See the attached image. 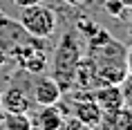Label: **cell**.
I'll use <instances>...</instances> for the list:
<instances>
[{
  "instance_id": "cell-1",
  "label": "cell",
  "mask_w": 132,
  "mask_h": 130,
  "mask_svg": "<svg viewBox=\"0 0 132 130\" xmlns=\"http://www.w3.org/2000/svg\"><path fill=\"white\" fill-rule=\"evenodd\" d=\"M125 45L114 41L110 32L98 27L87 38V58L94 65L96 74V88L98 85H119L128 74L125 70Z\"/></svg>"
},
{
  "instance_id": "cell-2",
  "label": "cell",
  "mask_w": 132,
  "mask_h": 130,
  "mask_svg": "<svg viewBox=\"0 0 132 130\" xmlns=\"http://www.w3.org/2000/svg\"><path fill=\"white\" fill-rule=\"evenodd\" d=\"M81 58H83V47L76 36L67 32L56 45L54 58H52V79L61 85L63 92H70L74 88V76Z\"/></svg>"
},
{
  "instance_id": "cell-3",
  "label": "cell",
  "mask_w": 132,
  "mask_h": 130,
  "mask_svg": "<svg viewBox=\"0 0 132 130\" xmlns=\"http://www.w3.org/2000/svg\"><path fill=\"white\" fill-rule=\"evenodd\" d=\"M18 25H20L29 36L34 38H49V36L56 32V14L45 5H29V7H22L20 16H18Z\"/></svg>"
},
{
  "instance_id": "cell-4",
  "label": "cell",
  "mask_w": 132,
  "mask_h": 130,
  "mask_svg": "<svg viewBox=\"0 0 132 130\" xmlns=\"http://www.w3.org/2000/svg\"><path fill=\"white\" fill-rule=\"evenodd\" d=\"M31 94L34 101L43 108V105H56L63 96V90L52 76H38L31 85Z\"/></svg>"
},
{
  "instance_id": "cell-5",
  "label": "cell",
  "mask_w": 132,
  "mask_h": 130,
  "mask_svg": "<svg viewBox=\"0 0 132 130\" xmlns=\"http://www.w3.org/2000/svg\"><path fill=\"white\" fill-rule=\"evenodd\" d=\"M92 99H94V103L101 108L103 114H110V112L119 110L125 103L119 85H98V88L92 90Z\"/></svg>"
},
{
  "instance_id": "cell-6",
  "label": "cell",
  "mask_w": 132,
  "mask_h": 130,
  "mask_svg": "<svg viewBox=\"0 0 132 130\" xmlns=\"http://www.w3.org/2000/svg\"><path fill=\"white\" fill-rule=\"evenodd\" d=\"M29 105H31V101H29L27 92H25L20 85H11V88H7L2 94H0V108L5 110V112L27 114Z\"/></svg>"
},
{
  "instance_id": "cell-7",
  "label": "cell",
  "mask_w": 132,
  "mask_h": 130,
  "mask_svg": "<svg viewBox=\"0 0 132 130\" xmlns=\"http://www.w3.org/2000/svg\"><path fill=\"white\" fill-rule=\"evenodd\" d=\"M31 123H36L38 130H65V119H63L61 110L56 105H43L36 121H31Z\"/></svg>"
},
{
  "instance_id": "cell-8",
  "label": "cell",
  "mask_w": 132,
  "mask_h": 130,
  "mask_svg": "<svg viewBox=\"0 0 132 130\" xmlns=\"http://www.w3.org/2000/svg\"><path fill=\"white\" fill-rule=\"evenodd\" d=\"M101 123L108 130H132V108L123 103L119 110H114L110 114H103Z\"/></svg>"
},
{
  "instance_id": "cell-9",
  "label": "cell",
  "mask_w": 132,
  "mask_h": 130,
  "mask_svg": "<svg viewBox=\"0 0 132 130\" xmlns=\"http://www.w3.org/2000/svg\"><path fill=\"white\" fill-rule=\"evenodd\" d=\"M2 126H5V130H31L34 128V123L27 114H16V112H5Z\"/></svg>"
},
{
  "instance_id": "cell-10",
  "label": "cell",
  "mask_w": 132,
  "mask_h": 130,
  "mask_svg": "<svg viewBox=\"0 0 132 130\" xmlns=\"http://www.w3.org/2000/svg\"><path fill=\"white\" fill-rule=\"evenodd\" d=\"M103 7H105V11H108L110 16H114L117 20H125V18L130 16V11H128L123 5H121L119 0H105V2H103Z\"/></svg>"
},
{
  "instance_id": "cell-11",
  "label": "cell",
  "mask_w": 132,
  "mask_h": 130,
  "mask_svg": "<svg viewBox=\"0 0 132 130\" xmlns=\"http://www.w3.org/2000/svg\"><path fill=\"white\" fill-rule=\"evenodd\" d=\"M119 90H121V94H123L125 101H132V74L130 72L123 76V81L119 83Z\"/></svg>"
},
{
  "instance_id": "cell-12",
  "label": "cell",
  "mask_w": 132,
  "mask_h": 130,
  "mask_svg": "<svg viewBox=\"0 0 132 130\" xmlns=\"http://www.w3.org/2000/svg\"><path fill=\"white\" fill-rule=\"evenodd\" d=\"M96 29H98V25H96V22H92L90 18H81V20H78V32H83L85 38H90Z\"/></svg>"
},
{
  "instance_id": "cell-13",
  "label": "cell",
  "mask_w": 132,
  "mask_h": 130,
  "mask_svg": "<svg viewBox=\"0 0 132 130\" xmlns=\"http://www.w3.org/2000/svg\"><path fill=\"white\" fill-rule=\"evenodd\" d=\"M125 70L132 74V45L125 49Z\"/></svg>"
},
{
  "instance_id": "cell-14",
  "label": "cell",
  "mask_w": 132,
  "mask_h": 130,
  "mask_svg": "<svg viewBox=\"0 0 132 130\" xmlns=\"http://www.w3.org/2000/svg\"><path fill=\"white\" fill-rule=\"evenodd\" d=\"M14 5H18V7H29V5H38L40 0H11Z\"/></svg>"
},
{
  "instance_id": "cell-15",
  "label": "cell",
  "mask_w": 132,
  "mask_h": 130,
  "mask_svg": "<svg viewBox=\"0 0 132 130\" xmlns=\"http://www.w3.org/2000/svg\"><path fill=\"white\" fill-rule=\"evenodd\" d=\"M65 5H70V7H83V5H87V0H63Z\"/></svg>"
},
{
  "instance_id": "cell-16",
  "label": "cell",
  "mask_w": 132,
  "mask_h": 130,
  "mask_svg": "<svg viewBox=\"0 0 132 130\" xmlns=\"http://www.w3.org/2000/svg\"><path fill=\"white\" fill-rule=\"evenodd\" d=\"M119 2H121V5H123L128 11H132V0H119Z\"/></svg>"
},
{
  "instance_id": "cell-17",
  "label": "cell",
  "mask_w": 132,
  "mask_h": 130,
  "mask_svg": "<svg viewBox=\"0 0 132 130\" xmlns=\"http://www.w3.org/2000/svg\"><path fill=\"white\" fill-rule=\"evenodd\" d=\"M128 18H130V25H128V36H130V45H132V11H130V16H128Z\"/></svg>"
},
{
  "instance_id": "cell-18",
  "label": "cell",
  "mask_w": 132,
  "mask_h": 130,
  "mask_svg": "<svg viewBox=\"0 0 132 130\" xmlns=\"http://www.w3.org/2000/svg\"><path fill=\"white\" fill-rule=\"evenodd\" d=\"M96 130H108V128H105L103 123H98V126H96Z\"/></svg>"
},
{
  "instance_id": "cell-19",
  "label": "cell",
  "mask_w": 132,
  "mask_h": 130,
  "mask_svg": "<svg viewBox=\"0 0 132 130\" xmlns=\"http://www.w3.org/2000/svg\"><path fill=\"white\" fill-rule=\"evenodd\" d=\"M2 117H5V110L0 108V123H2Z\"/></svg>"
},
{
  "instance_id": "cell-20",
  "label": "cell",
  "mask_w": 132,
  "mask_h": 130,
  "mask_svg": "<svg viewBox=\"0 0 132 130\" xmlns=\"http://www.w3.org/2000/svg\"><path fill=\"white\" fill-rule=\"evenodd\" d=\"M0 94H2V92H0Z\"/></svg>"
},
{
  "instance_id": "cell-21",
  "label": "cell",
  "mask_w": 132,
  "mask_h": 130,
  "mask_svg": "<svg viewBox=\"0 0 132 130\" xmlns=\"http://www.w3.org/2000/svg\"><path fill=\"white\" fill-rule=\"evenodd\" d=\"M0 14H2V11H0Z\"/></svg>"
}]
</instances>
